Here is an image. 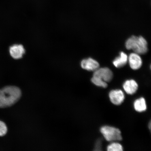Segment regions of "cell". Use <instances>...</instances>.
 <instances>
[{
	"mask_svg": "<svg viewBox=\"0 0 151 151\" xmlns=\"http://www.w3.org/2000/svg\"><path fill=\"white\" fill-rule=\"evenodd\" d=\"M21 91L17 87L9 86L0 89V108L12 106L20 99Z\"/></svg>",
	"mask_w": 151,
	"mask_h": 151,
	"instance_id": "obj_1",
	"label": "cell"
},
{
	"mask_svg": "<svg viewBox=\"0 0 151 151\" xmlns=\"http://www.w3.org/2000/svg\"><path fill=\"white\" fill-rule=\"evenodd\" d=\"M125 46L127 50H133L139 55L145 54L148 51V43L142 36H132L126 41Z\"/></svg>",
	"mask_w": 151,
	"mask_h": 151,
	"instance_id": "obj_2",
	"label": "cell"
},
{
	"mask_svg": "<svg viewBox=\"0 0 151 151\" xmlns=\"http://www.w3.org/2000/svg\"><path fill=\"white\" fill-rule=\"evenodd\" d=\"M101 132L107 141L112 142L122 139L121 132L117 128L108 126H104L101 128Z\"/></svg>",
	"mask_w": 151,
	"mask_h": 151,
	"instance_id": "obj_3",
	"label": "cell"
},
{
	"mask_svg": "<svg viewBox=\"0 0 151 151\" xmlns=\"http://www.w3.org/2000/svg\"><path fill=\"white\" fill-rule=\"evenodd\" d=\"M113 73L108 68H102L96 70L94 71L93 77L106 83L112 80Z\"/></svg>",
	"mask_w": 151,
	"mask_h": 151,
	"instance_id": "obj_4",
	"label": "cell"
},
{
	"mask_svg": "<svg viewBox=\"0 0 151 151\" xmlns=\"http://www.w3.org/2000/svg\"><path fill=\"white\" fill-rule=\"evenodd\" d=\"M109 97L111 102L116 105L121 104L125 99L123 92L120 90H111L109 92Z\"/></svg>",
	"mask_w": 151,
	"mask_h": 151,
	"instance_id": "obj_5",
	"label": "cell"
},
{
	"mask_svg": "<svg viewBox=\"0 0 151 151\" xmlns=\"http://www.w3.org/2000/svg\"><path fill=\"white\" fill-rule=\"evenodd\" d=\"M81 67L88 71H94L99 69V64L97 61L91 58L82 60L81 64Z\"/></svg>",
	"mask_w": 151,
	"mask_h": 151,
	"instance_id": "obj_6",
	"label": "cell"
},
{
	"mask_svg": "<svg viewBox=\"0 0 151 151\" xmlns=\"http://www.w3.org/2000/svg\"><path fill=\"white\" fill-rule=\"evenodd\" d=\"M130 67L134 70L140 68L142 65V61L139 54L136 53H132L128 58Z\"/></svg>",
	"mask_w": 151,
	"mask_h": 151,
	"instance_id": "obj_7",
	"label": "cell"
},
{
	"mask_svg": "<svg viewBox=\"0 0 151 151\" xmlns=\"http://www.w3.org/2000/svg\"><path fill=\"white\" fill-rule=\"evenodd\" d=\"M10 55L14 59H18L21 58L25 52V50L21 45H14L11 46L9 49Z\"/></svg>",
	"mask_w": 151,
	"mask_h": 151,
	"instance_id": "obj_8",
	"label": "cell"
},
{
	"mask_svg": "<svg viewBox=\"0 0 151 151\" xmlns=\"http://www.w3.org/2000/svg\"><path fill=\"white\" fill-rule=\"evenodd\" d=\"M123 87L126 93L132 95L137 91L138 85L135 80H127L124 83Z\"/></svg>",
	"mask_w": 151,
	"mask_h": 151,
	"instance_id": "obj_9",
	"label": "cell"
},
{
	"mask_svg": "<svg viewBox=\"0 0 151 151\" xmlns=\"http://www.w3.org/2000/svg\"><path fill=\"white\" fill-rule=\"evenodd\" d=\"M128 60L127 55L124 52H121L120 55L116 58L113 62V65L117 68L124 67L127 64Z\"/></svg>",
	"mask_w": 151,
	"mask_h": 151,
	"instance_id": "obj_10",
	"label": "cell"
},
{
	"mask_svg": "<svg viewBox=\"0 0 151 151\" xmlns=\"http://www.w3.org/2000/svg\"><path fill=\"white\" fill-rule=\"evenodd\" d=\"M134 107L137 112H144L146 111L147 108L146 100L143 97L136 100L134 103Z\"/></svg>",
	"mask_w": 151,
	"mask_h": 151,
	"instance_id": "obj_11",
	"label": "cell"
},
{
	"mask_svg": "<svg viewBox=\"0 0 151 151\" xmlns=\"http://www.w3.org/2000/svg\"><path fill=\"white\" fill-rule=\"evenodd\" d=\"M107 149L108 151H122L123 150L122 145L117 142L111 143L107 146Z\"/></svg>",
	"mask_w": 151,
	"mask_h": 151,
	"instance_id": "obj_12",
	"label": "cell"
},
{
	"mask_svg": "<svg viewBox=\"0 0 151 151\" xmlns=\"http://www.w3.org/2000/svg\"><path fill=\"white\" fill-rule=\"evenodd\" d=\"M91 81L92 83L96 86L104 88L107 87V83L100 80L99 79L96 78L95 77H92Z\"/></svg>",
	"mask_w": 151,
	"mask_h": 151,
	"instance_id": "obj_13",
	"label": "cell"
},
{
	"mask_svg": "<svg viewBox=\"0 0 151 151\" xmlns=\"http://www.w3.org/2000/svg\"><path fill=\"white\" fill-rule=\"evenodd\" d=\"M7 128L4 122L0 121V136H4L7 133Z\"/></svg>",
	"mask_w": 151,
	"mask_h": 151,
	"instance_id": "obj_14",
	"label": "cell"
},
{
	"mask_svg": "<svg viewBox=\"0 0 151 151\" xmlns=\"http://www.w3.org/2000/svg\"><path fill=\"white\" fill-rule=\"evenodd\" d=\"M149 127H150H150H151V123H150V125H149Z\"/></svg>",
	"mask_w": 151,
	"mask_h": 151,
	"instance_id": "obj_15",
	"label": "cell"
}]
</instances>
